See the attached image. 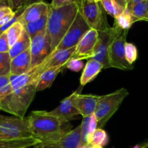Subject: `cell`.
I'll return each instance as SVG.
<instances>
[{
	"label": "cell",
	"instance_id": "1",
	"mask_svg": "<svg viewBox=\"0 0 148 148\" xmlns=\"http://www.w3.org/2000/svg\"><path fill=\"white\" fill-rule=\"evenodd\" d=\"M79 0H74L59 7H52L50 5L46 30L51 40L52 52L54 51L72 25L79 12Z\"/></svg>",
	"mask_w": 148,
	"mask_h": 148
},
{
	"label": "cell",
	"instance_id": "2",
	"mask_svg": "<svg viewBox=\"0 0 148 148\" xmlns=\"http://www.w3.org/2000/svg\"><path fill=\"white\" fill-rule=\"evenodd\" d=\"M27 119L30 132L41 143H57L66 132L63 126L69 121L49 115L45 111H32Z\"/></svg>",
	"mask_w": 148,
	"mask_h": 148
},
{
	"label": "cell",
	"instance_id": "3",
	"mask_svg": "<svg viewBox=\"0 0 148 148\" xmlns=\"http://www.w3.org/2000/svg\"><path fill=\"white\" fill-rule=\"evenodd\" d=\"M36 92V81L23 88L13 90L11 93L0 99V111L24 118Z\"/></svg>",
	"mask_w": 148,
	"mask_h": 148
},
{
	"label": "cell",
	"instance_id": "4",
	"mask_svg": "<svg viewBox=\"0 0 148 148\" xmlns=\"http://www.w3.org/2000/svg\"><path fill=\"white\" fill-rule=\"evenodd\" d=\"M128 95L129 92L126 88H121L111 93L100 96L94 114L98 121V128H101L106 124Z\"/></svg>",
	"mask_w": 148,
	"mask_h": 148
},
{
	"label": "cell",
	"instance_id": "5",
	"mask_svg": "<svg viewBox=\"0 0 148 148\" xmlns=\"http://www.w3.org/2000/svg\"><path fill=\"white\" fill-rule=\"evenodd\" d=\"M114 35L108 48V62L110 67L121 70H130L133 69L125 57V44L128 30H122L118 26H113Z\"/></svg>",
	"mask_w": 148,
	"mask_h": 148
},
{
	"label": "cell",
	"instance_id": "6",
	"mask_svg": "<svg viewBox=\"0 0 148 148\" xmlns=\"http://www.w3.org/2000/svg\"><path fill=\"white\" fill-rule=\"evenodd\" d=\"M34 137L29 129L28 119L0 114V140H17Z\"/></svg>",
	"mask_w": 148,
	"mask_h": 148
},
{
	"label": "cell",
	"instance_id": "7",
	"mask_svg": "<svg viewBox=\"0 0 148 148\" xmlns=\"http://www.w3.org/2000/svg\"><path fill=\"white\" fill-rule=\"evenodd\" d=\"M79 12L92 29L101 31L109 28L105 10L100 1L95 0H80Z\"/></svg>",
	"mask_w": 148,
	"mask_h": 148
},
{
	"label": "cell",
	"instance_id": "8",
	"mask_svg": "<svg viewBox=\"0 0 148 148\" xmlns=\"http://www.w3.org/2000/svg\"><path fill=\"white\" fill-rule=\"evenodd\" d=\"M90 29L91 27L79 11L71 27L53 52L76 47L79 40Z\"/></svg>",
	"mask_w": 148,
	"mask_h": 148
},
{
	"label": "cell",
	"instance_id": "9",
	"mask_svg": "<svg viewBox=\"0 0 148 148\" xmlns=\"http://www.w3.org/2000/svg\"><path fill=\"white\" fill-rule=\"evenodd\" d=\"M75 48L76 47L53 52L40 64L30 69L27 73L31 75L33 80L36 81L38 77L45 71L53 68L66 66V64L72 59L75 51Z\"/></svg>",
	"mask_w": 148,
	"mask_h": 148
},
{
	"label": "cell",
	"instance_id": "10",
	"mask_svg": "<svg viewBox=\"0 0 148 148\" xmlns=\"http://www.w3.org/2000/svg\"><path fill=\"white\" fill-rule=\"evenodd\" d=\"M30 51L31 69L40 64L51 53V40L46 28L31 39Z\"/></svg>",
	"mask_w": 148,
	"mask_h": 148
},
{
	"label": "cell",
	"instance_id": "11",
	"mask_svg": "<svg viewBox=\"0 0 148 148\" xmlns=\"http://www.w3.org/2000/svg\"><path fill=\"white\" fill-rule=\"evenodd\" d=\"M113 35V27L98 31V40L95 46L92 59L101 62L103 66V69L110 67L108 62V48L112 40Z\"/></svg>",
	"mask_w": 148,
	"mask_h": 148
},
{
	"label": "cell",
	"instance_id": "12",
	"mask_svg": "<svg viewBox=\"0 0 148 148\" xmlns=\"http://www.w3.org/2000/svg\"><path fill=\"white\" fill-rule=\"evenodd\" d=\"M98 40V31L91 28L76 46L75 51L71 59L83 60L86 59H92Z\"/></svg>",
	"mask_w": 148,
	"mask_h": 148
},
{
	"label": "cell",
	"instance_id": "13",
	"mask_svg": "<svg viewBox=\"0 0 148 148\" xmlns=\"http://www.w3.org/2000/svg\"><path fill=\"white\" fill-rule=\"evenodd\" d=\"M99 98V95L91 94L82 95L75 92L73 103L79 111V115L82 117L90 116L95 114Z\"/></svg>",
	"mask_w": 148,
	"mask_h": 148
},
{
	"label": "cell",
	"instance_id": "14",
	"mask_svg": "<svg viewBox=\"0 0 148 148\" xmlns=\"http://www.w3.org/2000/svg\"><path fill=\"white\" fill-rule=\"evenodd\" d=\"M74 96H75V92L71 94L69 96L64 98L57 108L51 111H47L48 114L53 116L64 119L67 121L73 119L75 116L79 115V111L74 106Z\"/></svg>",
	"mask_w": 148,
	"mask_h": 148
},
{
	"label": "cell",
	"instance_id": "15",
	"mask_svg": "<svg viewBox=\"0 0 148 148\" xmlns=\"http://www.w3.org/2000/svg\"><path fill=\"white\" fill-rule=\"evenodd\" d=\"M50 9V4H46L44 1L36 3L24 8L23 13L20 15V22L24 25L30 22L35 21L47 14Z\"/></svg>",
	"mask_w": 148,
	"mask_h": 148
},
{
	"label": "cell",
	"instance_id": "16",
	"mask_svg": "<svg viewBox=\"0 0 148 148\" xmlns=\"http://www.w3.org/2000/svg\"><path fill=\"white\" fill-rule=\"evenodd\" d=\"M30 69L31 55L30 49L12 59L10 75L20 76L27 73Z\"/></svg>",
	"mask_w": 148,
	"mask_h": 148
},
{
	"label": "cell",
	"instance_id": "17",
	"mask_svg": "<svg viewBox=\"0 0 148 148\" xmlns=\"http://www.w3.org/2000/svg\"><path fill=\"white\" fill-rule=\"evenodd\" d=\"M103 69V66L101 62L94 59H90L86 63L79 79L81 86H84L93 80Z\"/></svg>",
	"mask_w": 148,
	"mask_h": 148
},
{
	"label": "cell",
	"instance_id": "18",
	"mask_svg": "<svg viewBox=\"0 0 148 148\" xmlns=\"http://www.w3.org/2000/svg\"><path fill=\"white\" fill-rule=\"evenodd\" d=\"M80 143L81 124H79L74 130L64 133L56 143L60 148H78Z\"/></svg>",
	"mask_w": 148,
	"mask_h": 148
},
{
	"label": "cell",
	"instance_id": "19",
	"mask_svg": "<svg viewBox=\"0 0 148 148\" xmlns=\"http://www.w3.org/2000/svg\"><path fill=\"white\" fill-rule=\"evenodd\" d=\"M66 66L48 69L43 72L36 79V91H42L51 86L53 81Z\"/></svg>",
	"mask_w": 148,
	"mask_h": 148
},
{
	"label": "cell",
	"instance_id": "20",
	"mask_svg": "<svg viewBox=\"0 0 148 148\" xmlns=\"http://www.w3.org/2000/svg\"><path fill=\"white\" fill-rule=\"evenodd\" d=\"M41 142L35 137L17 140H0V148H28Z\"/></svg>",
	"mask_w": 148,
	"mask_h": 148
},
{
	"label": "cell",
	"instance_id": "21",
	"mask_svg": "<svg viewBox=\"0 0 148 148\" xmlns=\"http://www.w3.org/2000/svg\"><path fill=\"white\" fill-rule=\"evenodd\" d=\"M30 43H31V39L28 34L26 33L25 30H24L20 38L15 42V43L12 46L10 47L9 53H10L11 59H13L17 55L23 53L26 50L30 49Z\"/></svg>",
	"mask_w": 148,
	"mask_h": 148
},
{
	"label": "cell",
	"instance_id": "22",
	"mask_svg": "<svg viewBox=\"0 0 148 148\" xmlns=\"http://www.w3.org/2000/svg\"><path fill=\"white\" fill-rule=\"evenodd\" d=\"M48 16H49V12L42 16L38 20L30 22V23H27L24 25L25 30L30 36V39L33 38L36 35H38L39 33H40L46 28Z\"/></svg>",
	"mask_w": 148,
	"mask_h": 148
},
{
	"label": "cell",
	"instance_id": "23",
	"mask_svg": "<svg viewBox=\"0 0 148 148\" xmlns=\"http://www.w3.org/2000/svg\"><path fill=\"white\" fill-rule=\"evenodd\" d=\"M24 30V25H23V23L20 21H17L13 25H12L6 30L5 32L7 33V38H8L9 44H10V47L12 46L15 43V42L20 38Z\"/></svg>",
	"mask_w": 148,
	"mask_h": 148
},
{
	"label": "cell",
	"instance_id": "24",
	"mask_svg": "<svg viewBox=\"0 0 148 148\" xmlns=\"http://www.w3.org/2000/svg\"><path fill=\"white\" fill-rule=\"evenodd\" d=\"M109 142V137L108 134L104 130L101 128H98L90 137L88 140V145H95L101 147H105L108 145Z\"/></svg>",
	"mask_w": 148,
	"mask_h": 148
},
{
	"label": "cell",
	"instance_id": "25",
	"mask_svg": "<svg viewBox=\"0 0 148 148\" xmlns=\"http://www.w3.org/2000/svg\"><path fill=\"white\" fill-rule=\"evenodd\" d=\"M100 2L106 12L114 18L122 14L125 10V9L119 5L115 0H101Z\"/></svg>",
	"mask_w": 148,
	"mask_h": 148
},
{
	"label": "cell",
	"instance_id": "26",
	"mask_svg": "<svg viewBox=\"0 0 148 148\" xmlns=\"http://www.w3.org/2000/svg\"><path fill=\"white\" fill-rule=\"evenodd\" d=\"M134 23V22L131 12L127 9H125L122 14L116 17L114 25L118 26L122 30H128Z\"/></svg>",
	"mask_w": 148,
	"mask_h": 148
},
{
	"label": "cell",
	"instance_id": "27",
	"mask_svg": "<svg viewBox=\"0 0 148 148\" xmlns=\"http://www.w3.org/2000/svg\"><path fill=\"white\" fill-rule=\"evenodd\" d=\"M130 12L132 15L134 23L140 20L148 22V12L146 7V1L135 4Z\"/></svg>",
	"mask_w": 148,
	"mask_h": 148
},
{
	"label": "cell",
	"instance_id": "28",
	"mask_svg": "<svg viewBox=\"0 0 148 148\" xmlns=\"http://www.w3.org/2000/svg\"><path fill=\"white\" fill-rule=\"evenodd\" d=\"M11 60L9 52L0 53V76L10 75Z\"/></svg>",
	"mask_w": 148,
	"mask_h": 148
},
{
	"label": "cell",
	"instance_id": "29",
	"mask_svg": "<svg viewBox=\"0 0 148 148\" xmlns=\"http://www.w3.org/2000/svg\"><path fill=\"white\" fill-rule=\"evenodd\" d=\"M12 92L10 75L0 76V99Z\"/></svg>",
	"mask_w": 148,
	"mask_h": 148
},
{
	"label": "cell",
	"instance_id": "30",
	"mask_svg": "<svg viewBox=\"0 0 148 148\" xmlns=\"http://www.w3.org/2000/svg\"><path fill=\"white\" fill-rule=\"evenodd\" d=\"M90 116L83 117V119H82V124H81V143L79 146L88 145V140L90 136L89 132V122Z\"/></svg>",
	"mask_w": 148,
	"mask_h": 148
},
{
	"label": "cell",
	"instance_id": "31",
	"mask_svg": "<svg viewBox=\"0 0 148 148\" xmlns=\"http://www.w3.org/2000/svg\"><path fill=\"white\" fill-rule=\"evenodd\" d=\"M137 49L134 44L127 42L125 44V57L130 64L132 65L137 59Z\"/></svg>",
	"mask_w": 148,
	"mask_h": 148
},
{
	"label": "cell",
	"instance_id": "32",
	"mask_svg": "<svg viewBox=\"0 0 148 148\" xmlns=\"http://www.w3.org/2000/svg\"><path fill=\"white\" fill-rule=\"evenodd\" d=\"M84 66V64L82 60L79 59H71L66 64L65 68H67L69 70L73 71V72H79L82 69Z\"/></svg>",
	"mask_w": 148,
	"mask_h": 148
},
{
	"label": "cell",
	"instance_id": "33",
	"mask_svg": "<svg viewBox=\"0 0 148 148\" xmlns=\"http://www.w3.org/2000/svg\"><path fill=\"white\" fill-rule=\"evenodd\" d=\"M10 49L8 38L6 32H4L0 36V53H7Z\"/></svg>",
	"mask_w": 148,
	"mask_h": 148
},
{
	"label": "cell",
	"instance_id": "34",
	"mask_svg": "<svg viewBox=\"0 0 148 148\" xmlns=\"http://www.w3.org/2000/svg\"><path fill=\"white\" fill-rule=\"evenodd\" d=\"M27 0H10V5L13 11H17L20 9L23 8Z\"/></svg>",
	"mask_w": 148,
	"mask_h": 148
},
{
	"label": "cell",
	"instance_id": "35",
	"mask_svg": "<svg viewBox=\"0 0 148 148\" xmlns=\"http://www.w3.org/2000/svg\"><path fill=\"white\" fill-rule=\"evenodd\" d=\"M97 127H98V121H97L96 117H95V114H93V115H92L90 116V119L89 122L90 135H91V134L97 130Z\"/></svg>",
	"mask_w": 148,
	"mask_h": 148
},
{
	"label": "cell",
	"instance_id": "36",
	"mask_svg": "<svg viewBox=\"0 0 148 148\" xmlns=\"http://www.w3.org/2000/svg\"><path fill=\"white\" fill-rule=\"evenodd\" d=\"M73 1L74 0H52L51 4L50 5L52 7H59L62 6L66 5Z\"/></svg>",
	"mask_w": 148,
	"mask_h": 148
},
{
	"label": "cell",
	"instance_id": "37",
	"mask_svg": "<svg viewBox=\"0 0 148 148\" xmlns=\"http://www.w3.org/2000/svg\"><path fill=\"white\" fill-rule=\"evenodd\" d=\"M34 148H60L56 143H40Z\"/></svg>",
	"mask_w": 148,
	"mask_h": 148
},
{
	"label": "cell",
	"instance_id": "38",
	"mask_svg": "<svg viewBox=\"0 0 148 148\" xmlns=\"http://www.w3.org/2000/svg\"><path fill=\"white\" fill-rule=\"evenodd\" d=\"M15 14H16V12L14 11V12H11V13H10V14L5 15L4 17H2V18L0 20V27H2V26H4V25L7 24V23H9V22H10V20H11L14 17Z\"/></svg>",
	"mask_w": 148,
	"mask_h": 148
},
{
	"label": "cell",
	"instance_id": "39",
	"mask_svg": "<svg viewBox=\"0 0 148 148\" xmlns=\"http://www.w3.org/2000/svg\"><path fill=\"white\" fill-rule=\"evenodd\" d=\"M12 12L14 11H13V10H12L11 7H4L1 8L0 9V20H1L2 17H4L5 15Z\"/></svg>",
	"mask_w": 148,
	"mask_h": 148
},
{
	"label": "cell",
	"instance_id": "40",
	"mask_svg": "<svg viewBox=\"0 0 148 148\" xmlns=\"http://www.w3.org/2000/svg\"><path fill=\"white\" fill-rule=\"evenodd\" d=\"M147 1V0H131V1L128 3V4H127V9L129 10V11H130V10H132V8L135 4H138V3H140V2H143V1Z\"/></svg>",
	"mask_w": 148,
	"mask_h": 148
},
{
	"label": "cell",
	"instance_id": "41",
	"mask_svg": "<svg viewBox=\"0 0 148 148\" xmlns=\"http://www.w3.org/2000/svg\"><path fill=\"white\" fill-rule=\"evenodd\" d=\"M4 7H10V0H0V9Z\"/></svg>",
	"mask_w": 148,
	"mask_h": 148
},
{
	"label": "cell",
	"instance_id": "42",
	"mask_svg": "<svg viewBox=\"0 0 148 148\" xmlns=\"http://www.w3.org/2000/svg\"><path fill=\"white\" fill-rule=\"evenodd\" d=\"M117 2V4L119 5H120L121 7H122L124 9H127V4H128V1L127 0H115Z\"/></svg>",
	"mask_w": 148,
	"mask_h": 148
},
{
	"label": "cell",
	"instance_id": "43",
	"mask_svg": "<svg viewBox=\"0 0 148 148\" xmlns=\"http://www.w3.org/2000/svg\"><path fill=\"white\" fill-rule=\"evenodd\" d=\"M41 1H43V0H27V2H26L25 5L23 8H25V7H28V6L31 5V4H36V3H38V2H41Z\"/></svg>",
	"mask_w": 148,
	"mask_h": 148
},
{
	"label": "cell",
	"instance_id": "44",
	"mask_svg": "<svg viewBox=\"0 0 148 148\" xmlns=\"http://www.w3.org/2000/svg\"><path fill=\"white\" fill-rule=\"evenodd\" d=\"M89 148H103V147H101L99 145H89Z\"/></svg>",
	"mask_w": 148,
	"mask_h": 148
},
{
	"label": "cell",
	"instance_id": "45",
	"mask_svg": "<svg viewBox=\"0 0 148 148\" xmlns=\"http://www.w3.org/2000/svg\"><path fill=\"white\" fill-rule=\"evenodd\" d=\"M140 148H148V142H147L146 143H145L144 145H143Z\"/></svg>",
	"mask_w": 148,
	"mask_h": 148
},
{
	"label": "cell",
	"instance_id": "46",
	"mask_svg": "<svg viewBox=\"0 0 148 148\" xmlns=\"http://www.w3.org/2000/svg\"><path fill=\"white\" fill-rule=\"evenodd\" d=\"M78 148H89V145H86L84 146H79Z\"/></svg>",
	"mask_w": 148,
	"mask_h": 148
},
{
	"label": "cell",
	"instance_id": "47",
	"mask_svg": "<svg viewBox=\"0 0 148 148\" xmlns=\"http://www.w3.org/2000/svg\"><path fill=\"white\" fill-rule=\"evenodd\" d=\"M146 7H147V12H148V0L146 1Z\"/></svg>",
	"mask_w": 148,
	"mask_h": 148
},
{
	"label": "cell",
	"instance_id": "48",
	"mask_svg": "<svg viewBox=\"0 0 148 148\" xmlns=\"http://www.w3.org/2000/svg\"><path fill=\"white\" fill-rule=\"evenodd\" d=\"M2 33H2V32H1V31H0V36H1V34H2Z\"/></svg>",
	"mask_w": 148,
	"mask_h": 148
},
{
	"label": "cell",
	"instance_id": "49",
	"mask_svg": "<svg viewBox=\"0 0 148 148\" xmlns=\"http://www.w3.org/2000/svg\"><path fill=\"white\" fill-rule=\"evenodd\" d=\"M95 1H101V0H95Z\"/></svg>",
	"mask_w": 148,
	"mask_h": 148
},
{
	"label": "cell",
	"instance_id": "50",
	"mask_svg": "<svg viewBox=\"0 0 148 148\" xmlns=\"http://www.w3.org/2000/svg\"><path fill=\"white\" fill-rule=\"evenodd\" d=\"M130 1H131V0H127V1H128V3H129V2H130Z\"/></svg>",
	"mask_w": 148,
	"mask_h": 148
}]
</instances>
